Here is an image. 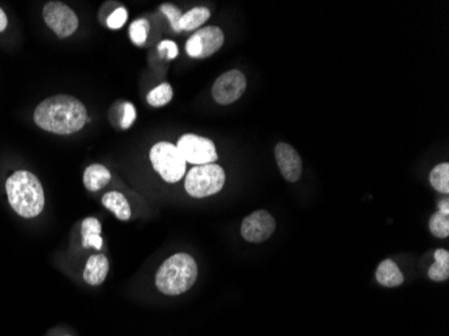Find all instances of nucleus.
<instances>
[{"label": "nucleus", "mask_w": 449, "mask_h": 336, "mask_svg": "<svg viewBox=\"0 0 449 336\" xmlns=\"http://www.w3.org/2000/svg\"><path fill=\"white\" fill-rule=\"evenodd\" d=\"M7 24H9L7 15L0 9V33H3V31L7 29Z\"/></svg>", "instance_id": "obj_28"}, {"label": "nucleus", "mask_w": 449, "mask_h": 336, "mask_svg": "<svg viewBox=\"0 0 449 336\" xmlns=\"http://www.w3.org/2000/svg\"><path fill=\"white\" fill-rule=\"evenodd\" d=\"M103 205L105 209L111 210L115 214L117 220H128L131 218V208L127 198L118 191L106 193L103 197Z\"/></svg>", "instance_id": "obj_15"}, {"label": "nucleus", "mask_w": 449, "mask_h": 336, "mask_svg": "<svg viewBox=\"0 0 449 336\" xmlns=\"http://www.w3.org/2000/svg\"><path fill=\"white\" fill-rule=\"evenodd\" d=\"M111 182V173L103 164H92L84 173V185L89 191H99Z\"/></svg>", "instance_id": "obj_13"}, {"label": "nucleus", "mask_w": 449, "mask_h": 336, "mask_svg": "<svg viewBox=\"0 0 449 336\" xmlns=\"http://www.w3.org/2000/svg\"><path fill=\"white\" fill-rule=\"evenodd\" d=\"M430 233L438 238H447L449 235V215L443 213H435L429 220Z\"/></svg>", "instance_id": "obj_21"}, {"label": "nucleus", "mask_w": 449, "mask_h": 336, "mask_svg": "<svg viewBox=\"0 0 449 336\" xmlns=\"http://www.w3.org/2000/svg\"><path fill=\"white\" fill-rule=\"evenodd\" d=\"M109 270V263L104 255H93L86 261L85 270H84V280L89 285H100L105 281Z\"/></svg>", "instance_id": "obj_12"}, {"label": "nucleus", "mask_w": 449, "mask_h": 336, "mask_svg": "<svg viewBox=\"0 0 449 336\" xmlns=\"http://www.w3.org/2000/svg\"><path fill=\"white\" fill-rule=\"evenodd\" d=\"M198 278L196 260L187 253H176L161 264L156 273V287L161 293L178 296L190 290Z\"/></svg>", "instance_id": "obj_3"}, {"label": "nucleus", "mask_w": 449, "mask_h": 336, "mask_svg": "<svg viewBox=\"0 0 449 336\" xmlns=\"http://www.w3.org/2000/svg\"><path fill=\"white\" fill-rule=\"evenodd\" d=\"M226 175L223 168L216 164H203L193 167L185 179L187 194L193 198H206L222 190Z\"/></svg>", "instance_id": "obj_4"}, {"label": "nucleus", "mask_w": 449, "mask_h": 336, "mask_svg": "<svg viewBox=\"0 0 449 336\" xmlns=\"http://www.w3.org/2000/svg\"><path fill=\"white\" fill-rule=\"evenodd\" d=\"M136 120V109L131 103H124L123 104V117H121V123L120 126L123 129H128L132 127L133 121Z\"/></svg>", "instance_id": "obj_25"}, {"label": "nucleus", "mask_w": 449, "mask_h": 336, "mask_svg": "<svg viewBox=\"0 0 449 336\" xmlns=\"http://www.w3.org/2000/svg\"><path fill=\"white\" fill-rule=\"evenodd\" d=\"M429 180L432 187L441 193V194H448L449 193V164L448 163H441L436 166L432 173L429 175Z\"/></svg>", "instance_id": "obj_19"}, {"label": "nucleus", "mask_w": 449, "mask_h": 336, "mask_svg": "<svg viewBox=\"0 0 449 336\" xmlns=\"http://www.w3.org/2000/svg\"><path fill=\"white\" fill-rule=\"evenodd\" d=\"M44 19L47 26L61 38H66L79 29V16L69 6L61 1H49L44 7Z\"/></svg>", "instance_id": "obj_8"}, {"label": "nucleus", "mask_w": 449, "mask_h": 336, "mask_svg": "<svg viewBox=\"0 0 449 336\" xmlns=\"http://www.w3.org/2000/svg\"><path fill=\"white\" fill-rule=\"evenodd\" d=\"M223 42L225 35L222 30L216 26H208L188 38L186 51L191 58H208L218 51Z\"/></svg>", "instance_id": "obj_7"}, {"label": "nucleus", "mask_w": 449, "mask_h": 336, "mask_svg": "<svg viewBox=\"0 0 449 336\" xmlns=\"http://www.w3.org/2000/svg\"><path fill=\"white\" fill-rule=\"evenodd\" d=\"M173 91L171 85L170 83H161L148 93L147 101L151 106L159 108V106L168 104L173 100Z\"/></svg>", "instance_id": "obj_20"}, {"label": "nucleus", "mask_w": 449, "mask_h": 336, "mask_svg": "<svg viewBox=\"0 0 449 336\" xmlns=\"http://www.w3.org/2000/svg\"><path fill=\"white\" fill-rule=\"evenodd\" d=\"M161 12L168 18V21L171 22V26H173V31H176V33H179L181 31V27H179V21H181V18H182V12L179 9H176L175 6L173 4H163L161 7Z\"/></svg>", "instance_id": "obj_24"}, {"label": "nucleus", "mask_w": 449, "mask_h": 336, "mask_svg": "<svg viewBox=\"0 0 449 336\" xmlns=\"http://www.w3.org/2000/svg\"><path fill=\"white\" fill-rule=\"evenodd\" d=\"M246 91V78L240 70L223 73L213 85V97L221 105L233 104Z\"/></svg>", "instance_id": "obj_9"}, {"label": "nucleus", "mask_w": 449, "mask_h": 336, "mask_svg": "<svg viewBox=\"0 0 449 336\" xmlns=\"http://www.w3.org/2000/svg\"><path fill=\"white\" fill-rule=\"evenodd\" d=\"M150 30V24L146 19H138L129 26V38L136 45L141 46L147 41V35Z\"/></svg>", "instance_id": "obj_22"}, {"label": "nucleus", "mask_w": 449, "mask_h": 336, "mask_svg": "<svg viewBox=\"0 0 449 336\" xmlns=\"http://www.w3.org/2000/svg\"><path fill=\"white\" fill-rule=\"evenodd\" d=\"M6 191L15 213L24 218L38 217L45 208V193L39 179L29 171H16L7 179Z\"/></svg>", "instance_id": "obj_2"}, {"label": "nucleus", "mask_w": 449, "mask_h": 336, "mask_svg": "<svg viewBox=\"0 0 449 336\" xmlns=\"http://www.w3.org/2000/svg\"><path fill=\"white\" fill-rule=\"evenodd\" d=\"M128 19V12L124 7H117L116 10L111 12V15L106 19V26L112 30L121 29Z\"/></svg>", "instance_id": "obj_23"}, {"label": "nucleus", "mask_w": 449, "mask_h": 336, "mask_svg": "<svg viewBox=\"0 0 449 336\" xmlns=\"http://www.w3.org/2000/svg\"><path fill=\"white\" fill-rule=\"evenodd\" d=\"M208 18H210V11L206 7H196L193 10H190L188 12H186L182 15L181 21H179V27H181V31L185 30V31H193L198 29L199 26L208 22Z\"/></svg>", "instance_id": "obj_17"}, {"label": "nucleus", "mask_w": 449, "mask_h": 336, "mask_svg": "<svg viewBox=\"0 0 449 336\" xmlns=\"http://www.w3.org/2000/svg\"><path fill=\"white\" fill-rule=\"evenodd\" d=\"M275 229L276 220L265 210H257L242 220V237L248 243H264L275 233Z\"/></svg>", "instance_id": "obj_10"}, {"label": "nucleus", "mask_w": 449, "mask_h": 336, "mask_svg": "<svg viewBox=\"0 0 449 336\" xmlns=\"http://www.w3.org/2000/svg\"><path fill=\"white\" fill-rule=\"evenodd\" d=\"M277 166L281 171L286 180L291 183L298 182L303 171V164L299 153L293 147H291L287 143H278L275 150Z\"/></svg>", "instance_id": "obj_11"}, {"label": "nucleus", "mask_w": 449, "mask_h": 336, "mask_svg": "<svg viewBox=\"0 0 449 336\" xmlns=\"http://www.w3.org/2000/svg\"><path fill=\"white\" fill-rule=\"evenodd\" d=\"M375 278L380 285L388 287V288L400 287L403 282V275L400 268L397 267V264L392 260H385L380 263V267L377 269Z\"/></svg>", "instance_id": "obj_14"}, {"label": "nucleus", "mask_w": 449, "mask_h": 336, "mask_svg": "<svg viewBox=\"0 0 449 336\" xmlns=\"http://www.w3.org/2000/svg\"><path fill=\"white\" fill-rule=\"evenodd\" d=\"M150 159L155 171L168 183H176L185 176L186 161L178 147L171 143H156L151 148Z\"/></svg>", "instance_id": "obj_5"}, {"label": "nucleus", "mask_w": 449, "mask_h": 336, "mask_svg": "<svg viewBox=\"0 0 449 336\" xmlns=\"http://www.w3.org/2000/svg\"><path fill=\"white\" fill-rule=\"evenodd\" d=\"M176 147L182 153L186 163L203 166V164L216 163L218 159L216 144L211 140L198 136L194 133L183 135L181 139L178 140Z\"/></svg>", "instance_id": "obj_6"}, {"label": "nucleus", "mask_w": 449, "mask_h": 336, "mask_svg": "<svg viewBox=\"0 0 449 336\" xmlns=\"http://www.w3.org/2000/svg\"><path fill=\"white\" fill-rule=\"evenodd\" d=\"M435 264L429 268L428 276L433 281H445L449 278V253L445 249L435 252Z\"/></svg>", "instance_id": "obj_18"}, {"label": "nucleus", "mask_w": 449, "mask_h": 336, "mask_svg": "<svg viewBox=\"0 0 449 336\" xmlns=\"http://www.w3.org/2000/svg\"><path fill=\"white\" fill-rule=\"evenodd\" d=\"M159 51L161 53H164L166 54V57L168 59L176 58V56H178V46H176V44L173 42V41H163L159 44Z\"/></svg>", "instance_id": "obj_26"}, {"label": "nucleus", "mask_w": 449, "mask_h": 336, "mask_svg": "<svg viewBox=\"0 0 449 336\" xmlns=\"http://www.w3.org/2000/svg\"><path fill=\"white\" fill-rule=\"evenodd\" d=\"M34 121L38 127L47 132L71 135L85 127L88 113L79 98L58 94L44 100L35 108Z\"/></svg>", "instance_id": "obj_1"}, {"label": "nucleus", "mask_w": 449, "mask_h": 336, "mask_svg": "<svg viewBox=\"0 0 449 336\" xmlns=\"http://www.w3.org/2000/svg\"><path fill=\"white\" fill-rule=\"evenodd\" d=\"M438 211H440V213H443V214H445V215H449L448 199H443V200H440V202H438Z\"/></svg>", "instance_id": "obj_27"}, {"label": "nucleus", "mask_w": 449, "mask_h": 336, "mask_svg": "<svg viewBox=\"0 0 449 336\" xmlns=\"http://www.w3.org/2000/svg\"><path fill=\"white\" fill-rule=\"evenodd\" d=\"M82 245L84 248H94L100 250L103 248L101 223L96 218H85L82 220Z\"/></svg>", "instance_id": "obj_16"}]
</instances>
